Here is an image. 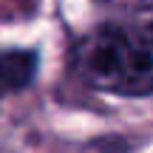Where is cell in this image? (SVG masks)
<instances>
[{"mask_svg": "<svg viewBox=\"0 0 153 153\" xmlns=\"http://www.w3.org/2000/svg\"><path fill=\"white\" fill-rule=\"evenodd\" d=\"M71 65L88 88L119 97L153 94V6L97 23L71 48Z\"/></svg>", "mask_w": 153, "mask_h": 153, "instance_id": "6da1fadb", "label": "cell"}, {"mask_svg": "<svg viewBox=\"0 0 153 153\" xmlns=\"http://www.w3.org/2000/svg\"><path fill=\"white\" fill-rule=\"evenodd\" d=\"M34 74H37V51L31 48L0 51V97L28 88L34 82Z\"/></svg>", "mask_w": 153, "mask_h": 153, "instance_id": "7a4b0ae2", "label": "cell"}]
</instances>
